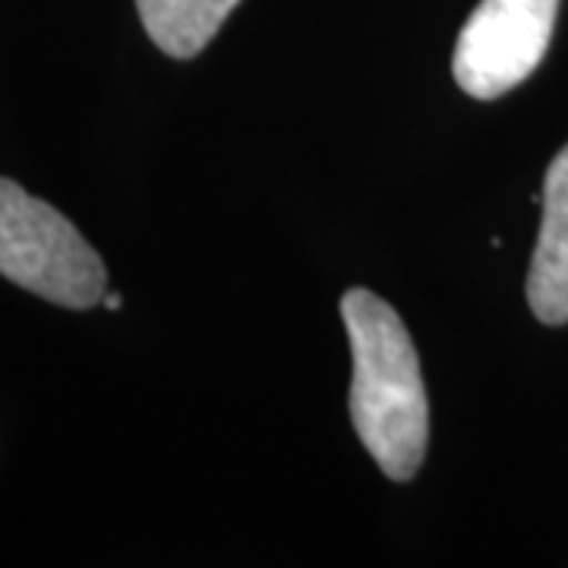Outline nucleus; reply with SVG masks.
Wrapping results in <instances>:
<instances>
[{
	"mask_svg": "<svg viewBox=\"0 0 568 568\" xmlns=\"http://www.w3.org/2000/svg\"><path fill=\"white\" fill-rule=\"evenodd\" d=\"M342 320L354 351V429L386 477L410 480L429 439V405L417 347L402 316L364 287L342 297Z\"/></svg>",
	"mask_w": 568,
	"mask_h": 568,
	"instance_id": "1",
	"label": "nucleus"
},
{
	"mask_svg": "<svg viewBox=\"0 0 568 568\" xmlns=\"http://www.w3.org/2000/svg\"><path fill=\"white\" fill-rule=\"evenodd\" d=\"M0 275L67 310L104 301L102 256L54 205L0 178Z\"/></svg>",
	"mask_w": 568,
	"mask_h": 568,
	"instance_id": "2",
	"label": "nucleus"
},
{
	"mask_svg": "<svg viewBox=\"0 0 568 568\" xmlns=\"http://www.w3.org/2000/svg\"><path fill=\"white\" fill-rule=\"evenodd\" d=\"M559 0H480L455 41L452 73L470 99L493 102L547 54Z\"/></svg>",
	"mask_w": 568,
	"mask_h": 568,
	"instance_id": "3",
	"label": "nucleus"
},
{
	"mask_svg": "<svg viewBox=\"0 0 568 568\" xmlns=\"http://www.w3.org/2000/svg\"><path fill=\"white\" fill-rule=\"evenodd\" d=\"M544 222L528 275V304L547 325L568 323V145L552 159L544 181Z\"/></svg>",
	"mask_w": 568,
	"mask_h": 568,
	"instance_id": "4",
	"label": "nucleus"
},
{
	"mask_svg": "<svg viewBox=\"0 0 568 568\" xmlns=\"http://www.w3.org/2000/svg\"><path fill=\"white\" fill-rule=\"evenodd\" d=\"M241 0H136L149 39L168 58H196Z\"/></svg>",
	"mask_w": 568,
	"mask_h": 568,
	"instance_id": "5",
	"label": "nucleus"
},
{
	"mask_svg": "<svg viewBox=\"0 0 568 568\" xmlns=\"http://www.w3.org/2000/svg\"><path fill=\"white\" fill-rule=\"evenodd\" d=\"M104 306H108L111 313H118V310H121V294H118V291L104 294Z\"/></svg>",
	"mask_w": 568,
	"mask_h": 568,
	"instance_id": "6",
	"label": "nucleus"
}]
</instances>
